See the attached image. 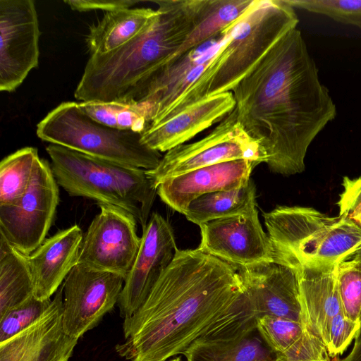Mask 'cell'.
<instances>
[{"label":"cell","mask_w":361,"mask_h":361,"mask_svg":"<svg viewBox=\"0 0 361 361\" xmlns=\"http://www.w3.org/2000/svg\"><path fill=\"white\" fill-rule=\"evenodd\" d=\"M233 92L238 121L264 151L270 171L303 172L308 147L337 111L300 30L283 35Z\"/></svg>","instance_id":"1"},{"label":"cell","mask_w":361,"mask_h":361,"mask_svg":"<svg viewBox=\"0 0 361 361\" xmlns=\"http://www.w3.org/2000/svg\"><path fill=\"white\" fill-rule=\"evenodd\" d=\"M236 269L198 248L178 250L116 346L129 361H167L187 349L245 295Z\"/></svg>","instance_id":"2"},{"label":"cell","mask_w":361,"mask_h":361,"mask_svg":"<svg viewBox=\"0 0 361 361\" xmlns=\"http://www.w3.org/2000/svg\"><path fill=\"white\" fill-rule=\"evenodd\" d=\"M203 1H153L157 13L138 35L111 52L90 56L75 99H128L183 43L196 24Z\"/></svg>","instance_id":"3"},{"label":"cell","mask_w":361,"mask_h":361,"mask_svg":"<svg viewBox=\"0 0 361 361\" xmlns=\"http://www.w3.org/2000/svg\"><path fill=\"white\" fill-rule=\"evenodd\" d=\"M299 19L284 0H253L250 6L223 31L225 43L198 79L161 122L202 99L231 92ZM159 122V123H161Z\"/></svg>","instance_id":"4"},{"label":"cell","mask_w":361,"mask_h":361,"mask_svg":"<svg viewBox=\"0 0 361 361\" xmlns=\"http://www.w3.org/2000/svg\"><path fill=\"white\" fill-rule=\"evenodd\" d=\"M46 151L58 185L69 195L121 207L142 228L147 225L157 193L146 170L54 144Z\"/></svg>","instance_id":"5"},{"label":"cell","mask_w":361,"mask_h":361,"mask_svg":"<svg viewBox=\"0 0 361 361\" xmlns=\"http://www.w3.org/2000/svg\"><path fill=\"white\" fill-rule=\"evenodd\" d=\"M274 261L293 269L339 264L361 249V229L345 217L312 208L278 206L263 213Z\"/></svg>","instance_id":"6"},{"label":"cell","mask_w":361,"mask_h":361,"mask_svg":"<svg viewBox=\"0 0 361 361\" xmlns=\"http://www.w3.org/2000/svg\"><path fill=\"white\" fill-rule=\"evenodd\" d=\"M36 133L50 144L146 171L155 169L163 157L142 142L141 133L102 125L75 102H62L49 111Z\"/></svg>","instance_id":"7"},{"label":"cell","mask_w":361,"mask_h":361,"mask_svg":"<svg viewBox=\"0 0 361 361\" xmlns=\"http://www.w3.org/2000/svg\"><path fill=\"white\" fill-rule=\"evenodd\" d=\"M338 264H307L295 269L303 324L324 344L330 357L341 355L360 328L343 312L336 279Z\"/></svg>","instance_id":"8"},{"label":"cell","mask_w":361,"mask_h":361,"mask_svg":"<svg viewBox=\"0 0 361 361\" xmlns=\"http://www.w3.org/2000/svg\"><path fill=\"white\" fill-rule=\"evenodd\" d=\"M239 159L266 162L259 143L245 130L235 108L201 140L177 146L162 157L159 165L146 171L155 188L164 180L202 167Z\"/></svg>","instance_id":"9"},{"label":"cell","mask_w":361,"mask_h":361,"mask_svg":"<svg viewBox=\"0 0 361 361\" xmlns=\"http://www.w3.org/2000/svg\"><path fill=\"white\" fill-rule=\"evenodd\" d=\"M59 202V185L51 164L39 158L26 192L14 202L0 206V235L30 255L46 239Z\"/></svg>","instance_id":"10"},{"label":"cell","mask_w":361,"mask_h":361,"mask_svg":"<svg viewBox=\"0 0 361 361\" xmlns=\"http://www.w3.org/2000/svg\"><path fill=\"white\" fill-rule=\"evenodd\" d=\"M97 205L100 212L84 234L78 264L126 279L140 247L137 221L121 207L103 203Z\"/></svg>","instance_id":"11"},{"label":"cell","mask_w":361,"mask_h":361,"mask_svg":"<svg viewBox=\"0 0 361 361\" xmlns=\"http://www.w3.org/2000/svg\"><path fill=\"white\" fill-rule=\"evenodd\" d=\"M125 279L78 264L62 284V325L69 336L79 339L95 327L117 305Z\"/></svg>","instance_id":"12"},{"label":"cell","mask_w":361,"mask_h":361,"mask_svg":"<svg viewBox=\"0 0 361 361\" xmlns=\"http://www.w3.org/2000/svg\"><path fill=\"white\" fill-rule=\"evenodd\" d=\"M40 30L33 0H0V90L13 92L37 68Z\"/></svg>","instance_id":"13"},{"label":"cell","mask_w":361,"mask_h":361,"mask_svg":"<svg viewBox=\"0 0 361 361\" xmlns=\"http://www.w3.org/2000/svg\"><path fill=\"white\" fill-rule=\"evenodd\" d=\"M226 39V33L221 31L176 61L156 71L135 89L128 99H134L144 106L149 126L158 123L198 79Z\"/></svg>","instance_id":"14"},{"label":"cell","mask_w":361,"mask_h":361,"mask_svg":"<svg viewBox=\"0 0 361 361\" xmlns=\"http://www.w3.org/2000/svg\"><path fill=\"white\" fill-rule=\"evenodd\" d=\"M199 227L201 242L197 248L233 267L274 261L272 245L268 233L262 229L257 207Z\"/></svg>","instance_id":"15"},{"label":"cell","mask_w":361,"mask_h":361,"mask_svg":"<svg viewBox=\"0 0 361 361\" xmlns=\"http://www.w3.org/2000/svg\"><path fill=\"white\" fill-rule=\"evenodd\" d=\"M178 250L170 223L159 213H152L142 228L139 251L117 303L123 319L142 306Z\"/></svg>","instance_id":"16"},{"label":"cell","mask_w":361,"mask_h":361,"mask_svg":"<svg viewBox=\"0 0 361 361\" xmlns=\"http://www.w3.org/2000/svg\"><path fill=\"white\" fill-rule=\"evenodd\" d=\"M233 267L257 318L271 315L303 324L295 269L274 261Z\"/></svg>","instance_id":"17"},{"label":"cell","mask_w":361,"mask_h":361,"mask_svg":"<svg viewBox=\"0 0 361 361\" xmlns=\"http://www.w3.org/2000/svg\"><path fill=\"white\" fill-rule=\"evenodd\" d=\"M63 300L61 287L37 322L0 343V361H68L78 339L69 336L63 330Z\"/></svg>","instance_id":"18"},{"label":"cell","mask_w":361,"mask_h":361,"mask_svg":"<svg viewBox=\"0 0 361 361\" xmlns=\"http://www.w3.org/2000/svg\"><path fill=\"white\" fill-rule=\"evenodd\" d=\"M259 164L239 159L202 167L164 180L157 193L169 207L184 214L189 204L201 195L245 185Z\"/></svg>","instance_id":"19"},{"label":"cell","mask_w":361,"mask_h":361,"mask_svg":"<svg viewBox=\"0 0 361 361\" xmlns=\"http://www.w3.org/2000/svg\"><path fill=\"white\" fill-rule=\"evenodd\" d=\"M235 108L231 92L206 97L142 133V142L159 152L185 144L200 132L222 121Z\"/></svg>","instance_id":"20"},{"label":"cell","mask_w":361,"mask_h":361,"mask_svg":"<svg viewBox=\"0 0 361 361\" xmlns=\"http://www.w3.org/2000/svg\"><path fill=\"white\" fill-rule=\"evenodd\" d=\"M84 234L77 224L61 230L44 241L30 255L28 261L37 299H51L78 264Z\"/></svg>","instance_id":"21"},{"label":"cell","mask_w":361,"mask_h":361,"mask_svg":"<svg viewBox=\"0 0 361 361\" xmlns=\"http://www.w3.org/2000/svg\"><path fill=\"white\" fill-rule=\"evenodd\" d=\"M183 355L187 361H274L276 359L275 354L257 329L207 331Z\"/></svg>","instance_id":"22"},{"label":"cell","mask_w":361,"mask_h":361,"mask_svg":"<svg viewBox=\"0 0 361 361\" xmlns=\"http://www.w3.org/2000/svg\"><path fill=\"white\" fill-rule=\"evenodd\" d=\"M257 331L276 357L298 360H329L323 342L299 322L264 315L257 319Z\"/></svg>","instance_id":"23"},{"label":"cell","mask_w":361,"mask_h":361,"mask_svg":"<svg viewBox=\"0 0 361 361\" xmlns=\"http://www.w3.org/2000/svg\"><path fill=\"white\" fill-rule=\"evenodd\" d=\"M151 8H123L105 12L89 28L85 41L91 55L105 54L138 35L157 15Z\"/></svg>","instance_id":"24"},{"label":"cell","mask_w":361,"mask_h":361,"mask_svg":"<svg viewBox=\"0 0 361 361\" xmlns=\"http://www.w3.org/2000/svg\"><path fill=\"white\" fill-rule=\"evenodd\" d=\"M252 2L253 0H204L194 28L160 68L218 35L242 16Z\"/></svg>","instance_id":"25"},{"label":"cell","mask_w":361,"mask_h":361,"mask_svg":"<svg viewBox=\"0 0 361 361\" xmlns=\"http://www.w3.org/2000/svg\"><path fill=\"white\" fill-rule=\"evenodd\" d=\"M34 295V282L26 255L0 235V317Z\"/></svg>","instance_id":"26"},{"label":"cell","mask_w":361,"mask_h":361,"mask_svg":"<svg viewBox=\"0 0 361 361\" xmlns=\"http://www.w3.org/2000/svg\"><path fill=\"white\" fill-rule=\"evenodd\" d=\"M256 207V188L250 178L241 188L198 197L189 204L184 215L200 226L210 221L242 214Z\"/></svg>","instance_id":"27"},{"label":"cell","mask_w":361,"mask_h":361,"mask_svg":"<svg viewBox=\"0 0 361 361\" xmlns=\"http://www.w3.org/2000/svg\"><path fill=\"white\" fill-rule=\"evenodd\" d=\"M78 105L94 121L112 128L142 134L150 125L145 108L134 99L80 102Z\"/></svg>","instance_id":"28"},{"label":"cell","mask_w":361,"mask_h":361,"mask_svg":"<svg viewBox=\"0 0 361 361\" xmlns=\"http://www.w3.org/2000/svg\"><path fill=\"white\" fill-rule=\"evenodd\" d=\"M39 158L37 148L25 147L1 160L0 206L14 202L26 192Z\"/></svg>","instance_id":"29"},{"label":"cell","mask_w":361,"mask_h":361,"mask_svg":"<svg viewBox=\"0 0 361 361\" xmlns=\"http://www.w3.org/2000/svg\"><path fill=\"white\" fill-rule=\"evenodd\" d=\"M336 279L345 317L361 327V249L337 265Z\"/></svg>","instance_id":"30"},{"label":"cell","mask_w":361,"mask_h":361,"mask_svg":"<svg viewBox=\"0 0 361 361\" xmlns=\"http://www.w3.org/2000/svg\"><path fill=\"white\" fill-rule=\"evenodd\" d=\"M51 300L35 295L0 317V343L5 342L37 322L46 312Z\"/></svg>","instance_id":"31"},{"label":"cell","mask_w":361,"mask_h":361,"mask_svg":"<svg viewBox=\"0 0 361 361\" xmlns=\"http://www.w3.org/2000/svg\"><path fill=\"white\" fill-rule=\"evenodd\" d=\"M292 8L361 28V0H284Z\"/></svg>","instance_id":"32"},{"label":"cell","mask_w":361,"mask_h":361,"mask_svg":"<svg viewBox=\"0 0 361 361\" xmlns=\"http://www.w3.org/2000/svg\"><path fill=\"white\" fill-rule=\"evenodd\" d=\"M343 191L337 204L339 216L346 218L361 229V177L343 178Z\"/></svg>","instance_id":"33"},{"label":"cell","mask_w":361,"mask_h":361,"mask_svg":"<svg viewBox=\"0 0 361 361\" xmlns=\"http://www.w3.org/2000/svg\"><path fill=\"white\" fill-rule=\"evenodd\" d=\"M138 0H66V4L71 9L80 12L95 10L105 12L123 8H132L141 3Z\"/></svg>","instance_id":"34"},{"label":"cell","mask_w":361,"mask_h":361,"mask_svg":"<svg viewBox=\"0 0 361 361\" xmlns=\"http://www.w3.org/2000/svg\"><path fill=\"white\" fill-rule=\"evenodd\" d=\"M339 361H361V327L355 338L353 347L350 353Z\"/></svg>","instance_id":"35"},{"label":"cell","mask_w":361,"mask_h":361,"mask_svg":"<svg viewBox=\"0 0 361 361\" xmlns=\"http://www.w3.org/2000/svg\"><path fill=\"white\" fill-rule=\"evenodd\" d=\"M274 361H317V360H288L283 357H276V359ZM322 361H331V360H322Z\"/></svg>","instance_id":"36"},{"label":"cell","mask_w":361,"mask_h":361,"mask_svg":"<svg viewBox=\"0 0 361 361\" xmlns=\"http://www.w3.org/2000/svg\"><path fill=\"white\" fill-rule=\"evenodd\" d=\"M167 361H183L180 357H176L173 359L169 360Z\"/></svg>","instance_id":"37"}]
</instances>
